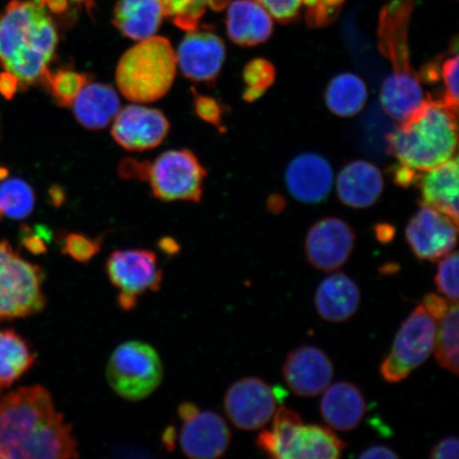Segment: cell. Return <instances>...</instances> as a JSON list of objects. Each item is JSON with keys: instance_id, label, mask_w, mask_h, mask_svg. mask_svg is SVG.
<instances>
[{"instance_id": "cell-5", "label": "cell", "mask_w": 459, "mask_h": 459, "mask_svg": "<svg viewBox=\"0 0 459 459\" xmlns=\"http://www.w3.org/2000/svg\"><path fill=\"white\" fill-rule=\"evenodd\" d=\"M176 70L177 56L169 39L152 37L134 46L122 56L117 82L130 101L153 102L168 94Z\"/></svg>"}, {"instance_id": "cell-34", "label": "cell", "mask_w": 459, "mask_h": 459, "mask_svg": "<svg viewBox=\"0 0 459 459\" xmlns=\"http://www.w3.org/2000/svg\"><path fill=\"white\" fill-rule=\"evenodd\" d=\"M435 285L441 295L451 302L458 301V254L450 252L438 264Z\"/></svg>"}, {"instance_id": "cell-45", "label": "cell", "mask_w": 459, "mask_h": 459, "mask_svg": "<svg viewBox=\"0 0 459 459\" xmlns=\"http://www.w3.org/2000/svg\"><path fill=\"white\" fill-rule=\"evenodd\" d=\"M49 197L51 204L55 206H60L65 203V194L60 186H53L49 189Z\"/></svg>"}, {"instance_id": "cell-35", "label": "cell", "mask_w": 459, "mask_h": 459, "mask_svg": "<svg viewBox=\"0 0 459 459\" xmlns=\"http://www.w3.org/2000/svg\"><path fill=\"white\" fill-rule=\"evenodd\" d=\"M100 239L85 237L83 234L70 233L63 240V254L79 263H86L100 254Z\"/></svg>"}, {"instance_id": "cell-48", "label": "cell", "mask_w": 459, "mask_h": 459, "mask_svg": "<svg viewBox=\"0 0 459 459\" xmlns=\"http://www.w3.org/2000/svg\"><path fill=\"white\" fill-rule=\"evenodd\" d=\"M72 2L78 4H91V3H93V0H72Z\"/></svg>"}, {"instance_id": "cell-23", "label": "cell", "mask_w": 459, "mask_h": 459, "mask_svg": "<svg viewBox=\"0 0 459 459\" xmlns=\"http://www.w3.org/2000/svg\"><path fill=\"white\" fill-rule=\"evenodd\" d=\"M359 302L358 284L342 273L331 274L316 290V309L328 323L340 324L351 318L357 313Z\"/></svg>"}, {"instance_id": "cell-46", "label": "cell", "mask_w": 459, "mask_h": 459, "mask_svg": "<svg viewBox=\"0 0 459 459\" xmlns=\"http://www.w3.org/2000/svg\"><path fill=\"white\" fill-rule=\"evenodd\" d=\"M377 238L383 243L389 242L394 237V230L390 226H382V229H377Z\"/></svg>"}, {"instance_id": "cell-26", "label": "cell", "mask_w": 459, "mask_h": 459, "mask_svg": "<svg viewBox=\"0 0 459 459\" xmlns=\"http://www.w3.org/2000/svg\"><path fill=\"white\" fill-rule=\"evenodd\" d=\"M73 106L78 122L91 130L107 128L120 111L117 91L102 83L86 84Z\"/></svg>"}, {"instance_id": "cell-3", "label": "cell", "mask_w": 459, "mask_h": 459, "mask_svg": "<svg viewBox=\"0 0 459 459\" xmlns=\"http://www.w3.org/2000/svg\"><path fill=\"white\" fill-rule=\"evenodd\" d=\"M457 111L439 100H427L387 137L388 151L399 164L419 172L456 156Z\"/></svg>"}, {"instance_id": "cell-41", "label": "cell", "mask_w": 459, "mask_h": 459, "mask_svg": "<svg viewBox=\"0 0 459 459\" xmlns=\"http://www.w3.org/2000/svg\"><path fill=\"white\" fill-rule=\"evenodd\" d=\"M50 238L48 230H43V228L37 230V234L30 231V229L27 228L24 237H22V242L29 251H31L34 255H42L46 251V240Z\"/></svg>"}, {"instance_id": "cell-44", "label": "cell", "mask_w": 459, "mask_h": 459, "mask_svg": "<svg viewBox=\"0 0 459 459\" xmlns=\"http://www.w3.org/2000/svg\"><path fill=\"white\" fill-rule=\"evenodd\" d=\"M359 458L366 459H376V458H388L395 459L399 458L398 453H395L393 449L386 446H372L368 449L364 450L360 453Z\"/></svg>"}, {"instance_id": "cell-11", "label": "cell", "mask_w": 459, "mask_h": 459, "mask_svg": "<svg viewBox=\"0 0 459 459\" xmlns=\"http://www.w3.org/2000/svg\"><path fill=\"white\" fill-rule=\"evenodd\" d=\"M206 171L187 149L166 152L151 164L148 181L154 196L163 201H194L203 197Z\"/></svg>"}, {"instance_id": "cell-4", "label": "cell", "mask_w": 459, "mask_h": 459, "mask_svg": "<svg viewBox=\"0 0 459 459\" xmlns=\"http://www.w3.org/2000/svg\"><path fill=\"white\" fill-rule=\"evenodd\" d=\"M406 21V16L390 10L383 16L380 33L383 54L393 65V73L382 84L381 102L389 117L400 123L410 118L427 100L421 80L411 65Z\"/></svg>"}, {"instance_id": "cell-42", "label": "cell", "mask_w": 459, "mask_h": 459, "mask_svg": "<svg viewBox=\"0 0 459 459\" xmlns=\"http://www.w3.org/2000/svg\"><path fill=\"white\" fill-rule=\"evenodd\" d=\"M419 171L412 170L406 166L397 165L394 168L393 177L395 185L401 187H410L415 185Z\"/></svg>"}, {"instance_id": "cell-10", "label": "cell", "mask_w": 459, "mask_h": 459, "mask_svg": "<svg viewBox=\"0 0 459 459\" xmlns=\"http://www.w3.org/2000/svg\"><path fill=\"white\" fill-rule=\"evenodd\" d=\"M106 272L118 290L119 307L127 312L137 306L143 295L159 291L163 283L158 257L147 249L114 251L107 260Z\"/></svg>"}, {"instance_id": "cell-37", "label": "cell", "mask_w": 459, "mask_h": 459, "mask_svg": "<svg viewBox=\"0 0 459 459\" xmlns=\"http://www.w3.org/2000/svg\"><path fill=\"white\" fill-rule=\"evenodd\" d=\"M195 110L201 119L216 128L223 131L225 126L222 125L223 108L221 103L208 96H197L195 100Z\"/></svg>"}, {"instance_id": "cell-24", "label": "cell", "mask_w": 459, "mask_h": 459, "mask_svg": "<svg viewBox=\"0 0 459 459\" xmlns=\"http://www.w3.org/2000/svg\"><path fill=\"white\" fill-rule=\"evenodd\" d=\"M271 14L255 0H235L227 15L229 38L237 45L250 48L266 42L272 37Z\"/></svg>"}, {"instance_id": "cell-8", "label": "cell", "mask_w": 459, "mask_h": 459, "mask_svg": "<svg viewBox=\"0 0 459 459\" xmlns=\"http://www.w3.org/2000/svg\"><path fill=\"white\" fill-rule=\"evenodd\" d=\"M106 373L113 392L131 402L151 397L164 377L162 360L157 350L140 341L119 344L108 359Z\"/></svg>"}, {"instance_id": "cell-40", "label": "cell", "mask_w": 459, "mask_h": 459, "mask_svg": "<svg viewBox=\"0 0 459 459\" xmlns=\"http://www.w3.org/2000/svg\"><path fill=\"white\" fill-rule=\"evenodd\" d=\"M452 302L447 300L446 298L436 294H428L423 298L422 306L436 321H440L444 318Z\"/></svg>"}, {"instance_id": "cell-43", "label": "cell", "mask_w": 459, "mask_h": 459, "mask_svg": "<svg viewBox=\"0 0 459 459\" xmlns=\"http://www.w3.org/2000/svg\"><path fill=\"white\" fill-rule=\"evenodd\" d=\"M19 88V80H17L13 74L8 72L0 74V94L4 95L5 99H13Z\"/></svg>"}, {"instance_id": "cell-14", "label": "cell", "mask_w": 459, "mask_h": 459, "mask_svg": "<svg viewBox=\"0 0 459 459\" xmlns=\"http://www.w3.org/2000/svg\"><path fill=\"white\" fill-rule=\"evenodd\" d=\"M457 228L449 216L422 205L407 223L406 242L419 260L435 262L455 250Z\"/></svg>"}, {"instance_id": "cell-12", "label": "cell", "mask_w": 459, "mask_h": 459, "mask_svg": "<svg viewBox=\"0 0 459 459\" xmlns=\"http://www.w3.org/2000/svg\"><path fill=\"white\" fill-rule=\"evenodd\" d=\"M182 421L179 444L183 455L192 459H216L231 445V430L225 419L211 411H200L192 402L178 409Z\"/></svg>"}, {"instance_id": "cell-49", "label": "cell", "mask_w": 459, "mask_h": 459, "mask_svg": "<svg viewBox=\"0 0 459 459\" xmlns=\"http://www.w3.org/2000/svg\"><path fill=\"white\" fill-rule=\"evenodd\" d=\"M3 214L2 212H0V220H2Z\"/></svg>"}, {"instance_id": "cell-22", "label": "cell", "mask_w": 459, "mask_h": 459, "mask_svg": "<svg viewBox=\"0 0 459 459\" xmlns=\"http://www.w3.org/2000/svg\"><path fill=\"white\" fill-rule=\"evenodd\" d=\"M320 412L333 429L348 432L359 426L366 412V400L359 386L351 382H337L325 390Z\"/></svg>"}, {"instance_id": "cell-9", "label": "cell", "mask_w": 459, "mask_h": 459, "mask_svg": "<svg viewBox=\"0 0 459 459\" xmlns=\"http://www.w3.org/2000/svg\"><path fill=\"white\" fill-rule=\"evenodd\" d=\"M437 321L423 306H418L404 320L395 335L386 359L381 364V375L388 383L405 380L429 358L435 344Z\"/></svg>"}, {"instance_id": "cell-47", "label": "cell", "mask_w": 459, "mask_h": 459, "mask_svg": "<svg viewBox=\"0 0 459 459\" xmlns=\"http://www.w3.org/2000/svg\"><path fill=\"white\" fill-rule=\"evenodd\" d=\"M160 248L164 251H168L169 254H174V252H177L178 249H179V246H178L175 240L171 238H164L160 240Z\"/></svg>"}, {"instance_id": "cell-21", "label": "cell", "mask_w": 459, "mask_h": 459, "mask_svg": "<svg viewBox=\"0 0 459 459\" xmlns=\"http://www.w3.org/2000/svg\"><path fill=\"white\" fill-rule=\"evenodd\" d=\"M384 189L382 172L367 160H353L338 174L336 191L344 205L366 209L375 204Z\"/></svg>"}, {"instance_id": "cell-20", "label": "cell", "mask_w": 459, "mask_h": 459, "mask_svg": "<svg viewBox=\"0 0 459 459\" xmlns=\"http://www.w3.org/2000/svg\"><path fill=\"white\" fill-rule=\"evenodd\" d=\"M458 158L453 157L432 169L419 172L415 186L420 191L422 205L449 216L458 225Z\"/></svg>"}, {"instance_id": "cell-30", "label": "cell", "mask_w": 459, "mask_h": 459, "mask_svg": "<svg viewBox=\"0 0 459 459\" xmlns=\"http://www.w3.org/2000/svg\"><path fill=\"white\" fill-rule=\"evenodd\" d=\"M229 3L230 0H162L165 16L170 17L176 26L187 31L198 27L206 9L221 11Z\"/></svg>"}, {"instance_id": "cell-16", "label": "cell", "mask_w": 459, "mask_h": 459, "mask_svg": "<svg viewBox=\"0 0 459 459\" xmlns=\"http://www.w3.org/2000/svg\"><path fill=\"white\" fill-rule=\"evenodd\" d=\"M176 56L186 78L214 84L225 63L226 46L216 33L194 29L183 39Z\"/></svg>"}, {"instance_id": "cell-6", "label": "cell", "mask_w": 459, "mask_h": 459, "mask_svg": "<svg viewBox=\"0 0 459 459\" xmlns=\"http://www.w3.org/2000/svg\"><path fill=\"white\" fill-rule=\"evenodd\" d=\"M271 430L257 436L255 446L268 457L278 459H336L347 444L329 428L308 424L290 407L282 406L273 415Z\"/></svg>"}, {"instance_id": "cell-13", "label": "cell", "mask_w": 459, "mask_h": 459, "mask_svg": "<svg viewBox=\"0 0 459 459\" xmlns=\"http://www.w3.org/2000/svg\"><path fill=\"white\" fill-rule=\"evenodd\" d=\"M275 392L260 377L240 378L227 390L223 407L235 427L244 430H255L272 420L277 402Z\"/></svg>"}, {"instance_id": "cell-31", "label": "cell", "mask_w": 459, "mask_h": 459, "mask_svg": "<svg viewBox=\"0 0 459 459\" xmlns=\"http://www.w3.org/2000/svg\"><path fill=\"white\" fill-rule=\"evenodd\" d=\"M34 193L25 181L8 179L0 185V212L11 220H25L34 209Z\"/></svg>"}, {"instance_id": "cell-27", "label": "cell", "mask_w": 459, "mask_h": 459, "mask_svg": "<svg viewBox=\"0 0 459 459\" xmlns=\"http://www.w3.org/2000/svg\"><path fill=\"white\" fill-rule=\"evenodd\" d=\"M36 361L30 344L14 330L0 331V394L25 375Z\"/></svg>"}, {"instance_id": "cell-32", "label": "cell", "mask_w": 459, "mask_h": 459, "mask_svg": "<svg viewBox=\"0 0 459 459\" xmlns=\"http://www.w3.org/2000/svg\"><path fill=\"white\" fill-rule=\"evenodd\" d=\"M90 79L85 74L61 70L56 73H46L43 80L48 85L51 96L57 105L71 107Z\"/></svg>"}, {"instance_id": "cell-39", "label": "cell", "mask_w": 459, "mask_h": 459, "mask_svg": "<svg viewBox=\"0 0 459 459\" xmlns=\"http://www.w3.org/2000/svg\"><path fill=\"white\" fill-rule=\"evenodd\" d=\"M458 455L459 441L453 436L440 440L429 453L430 459H457Z\"/></svg>"}, {"instance_id": "cell-1", "label": "cell", "mask_w": 459, "mask_h": 459, "mask_svg": "<svg viewBox=\"0 0 459 459\" xmlns=\"http://www.w3.org/2000/svg\"><path fill=\"white\" fill-rule=\"evenodd\" d=\"M77 457L73 429L48 389L21 387L0 400V458Z\"/></svg>"}, {"instance_id": "cell-33", "label": "cell", "mask_w": 459, "mask_h": 459, "mask_svg": "<svg viewBox=\"0 0 459 459\" xmlns=\"http://www.w3.org/2000/svg\"><path fill=\"white\" fill-rule=\"evenodd\" d=\"M244 80L247 89L244 100L254 102L265 94L275 80V68L272 62L265 59H255L246 65Z\"/></svg>"}, {"instance_id": "cell-25", "label": "cell", "mask_w": 459, "mask_h": 459, "mask_svg": "<svg viewBox=\"0 0 459 459\" xmlns=\"http://www.w3.org/2000/svg\"><path fill=\"white\" fill-rule=\"evenodd\" d=\"M165 16L162 0H119L114 10V25L134 41L156 34Z\"/></svg>"}, {"instance_id": "cell-7", "label": "cell", "mask_w": 459, "mask_h": 459, "mask_svg": "<svg viewBox=\"0 0 459 459\" xmlns=\"http://www.w3.org/2000/svg\"><path fill=\"white\" fill-rule=\"evenodd\" d=\"M44 272L25 260L7 240H0V321L43 311Z\"/></svg>"}, {"instance_id": "cell-18", "label": "cell", "mask_w": 459, "mask_h": 459, "mask_svg": "<svg viewBox=\"0 0 459 459\" xmlns=\"http://www.w3.org/2000/svg\"><path fill=\"white\" fill-rule=\"evenodd\" d=\"M334 366L328 354L317 347L302 346L287 355L284 380L299 397H315L329 387Z\"/></svg>"}, {"instance_id": "cell-19", "label": "cell", "mask_w": 459, "mask_h": 459, "mask_svg": "<svg viewBox=\"0 0 459 459\" xmlns=\"http://www.w3.org/2000/svg\"><path fill=\"white\" fill-rule=\"evenodd\" d=\"M285 183L296 200L317 204L329 197L334 185V172L328 160L320 154L304 152L287 166Z\"/></svg>"}, {"instance_id": "cell-2", "label": "cell", "mask_w": 459, "mask_h": 459, "mask_svg": "<svg viewBox=\"0 0 459 459\" xmlns=\"http://www.w3.org/2000/svg\"><path fill=\"white\" fill-rule=\"evenodd\" d=\"M57 41L53 21L36 2L13 0L0 13V67L22 90L44 79Z\"/></svg>"}, {"instance_id": "cell-15", "label": "cell", "mask_w": 459, "mask_h": 459, "mask_svg": "<svg viewBox=\"0 0 459 459\" xmlns=\"http://www.w3.org/2000/svg\"><path fill=\"white\" fill-rule=\"evenodd\" d=\"M354 245L355 234L346 221L324 218L314 223L307 235V260L318 271L334 272L347 263Z\"/></svg>"}, {"instance_id": "cell-28", "label": "cell", "mask_w": 459, "mask_h": 459, "mask_svg": "<svg viewBox=\"0 0 459 459\" xmlns=\"http://www.w3.org/2000/svg\"><path fill=\"white\" fill-rule=\"evenodd\" d=\"M368 90L357 74L343 73L333 78L325 93L326 107L340 117H352L363 110Z\"/></svg>"}, {"instance_id": "cell-29", "label": "cell", "mask_w": 459, "mask_h": 459, "mask_svg": "<svg viewBox=\"0 0 459 459\" xmlns=\"http://www.w3.org/2000/svg\"><path fill=\"white\" fill-rule=\"evenodd\" d=\"M458 319V304L452 302L444 318L440 320L439 328L437 326L433 350L441 368L455 376H458L459 372Z\"/></svg>"}, {"instance_id": "cell-36", "label": "cell", "mask_w": 459, "mask_h": 459, "mask_svg": "<svg viewBox=\"0 0 459 459\" xmlns=\"http://www.w3.org/2000/svg\"><path fill=\"white\" fill-rule=\"evenodd\" d=\"M458 55L455 54L440 65V76L445 85L441 100L455 110H458Z\"/></svg>"}, {"instance_id": "cell-38", "label": "cell", "mask_w": 459, "mask_h": 459, "mask_svg": "<svg viewBox=\"0 0 459 459\" xmlns=\"http://www.w3.org/2000/svg\"><path fill=\"white\" fill-rule=\"evenodd\" d=\"M149 169H151V163L147 160L140 162L134 159H126L119 165V175L125 179L148 181Z\"/></svg>"}, {"instance_id": "cell-17", "label": "cell", "mask_w": 459, "mask_h": 459, "mask_svg": "<svg viewBox=\"0 0 459 459\" xmlns=\"http://www.w3.org/2000/svg\"><path fill=\"white\" fill-rule=\"evenodd\" d=\"M114 119V140L130 152H143L158 147L169 131L168 118L157 108L128 106L119 111Z\"/></svg>"}]
</instances>
